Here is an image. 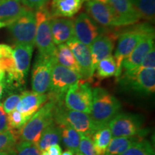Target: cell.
Segmentation results:
<instances>
[{"label": "cell", "mask_w": 155, "mask_h": 155, "mask_svg": "<svg viewBox=\"0 0 155 155\" xmlns=\"http://www.w3.org/2000/svg\"><path fill=\"white\" fill-rule=\"evenodd\" d=\"M93 101L90 116L94 131L108 124L121 108L119 101L106 89L96 87L93 89ZM95 132V131H94Z\"/></svg>", "instance_id": "cell-1"}, {"label": "cell", "mask_w": 155, "mask_h": 155, "mask_svg": "<svg viewBox=\"0 0 155 155\" xmlns=\"http://www.w3.org/2000/svg\"><path fill=\"white\" fill-rule=\"evenodd\" d=\"M57 102L48 98V101L17 131V141H25L38 144L44 129L54 122L53 111Z\"/></svg>", "instance_id": "cell-2"}, {"label": "cell", "mask_w": 155, "mask_h": 155, "mask_svg": "<svg viewBox=\"0 0 155 155\" xmlns=\"http://www.w3.org/2000/svg\"><path fill=\"white\" fill-rule=\"evenodd\" d=\"M33 48L32 46L16 45L12 52L13 65L7 71L5 86L10 88H20L25 83L30 67Z\"/></svg>", "instance_id": "cell-3"}, {"label": "cell", "mask_w": 155, "mask_h": 155, "mask_svg": "<svg viewBox=\"0 0 155 155\" xmlns=\"http://www.w3.org/2000/svg\"><path fill=\"white\" fill-rule=\"evenodd\" d=\"M53 119L58 126H67L82 134L91 137L95 131L89 114L69 109L65 106L64 101L56 103Z\"/></svg>", "instance_id": "cell-4"}, {"label": "cell", "mask_w": 155, "mask_h": 155, "mask_svg": "<svg viewBox=\"0 0 155 155\" xmlns=\"http://www.w3.org/2000/svg\"><path fill=\"white\" fill-rule=\"evenodd\" d=\"M154 31V28L150 25L142 24L127 30L120 35L114 57L118 68L117 74L116 75V78L121 75L122 63L125 58H127L133 51L144 35Z\"/></svg>", "instance_id": "cell-5"}, {"label": "cell", "mask_w": 155, "mask_h": 155, "mask_svg": "<svg viewBox=\"0 0 155 155\" xmlns=\"http://www.w3.org/2000/svg\"><path fill=\"white\" fill-rule=\"evenodd\" d=\"M118 80L122 87L143 96L155 91V69L138 68L129 73H121Z\"/></svg>", "instance_id": "cell-6"}, {"label": "cell", "mask_w": 155, "mask_h": 155, "mask_svg": "<svg viewBox=\"0 0 155 155\" xmlns=\"http://www.w3.org/2000/svg\"><path fill=\"white\" fill-rule=\"evenodd\" d=\"M35 15L36 19L35 45L38 49V54L52 57L56 48L50 29V20L53 17L46 6L36 9Z\"/></svg>", "instance_id": "cell-7"}, {"label": "cell", "mask_w": 155, "mask_h": 155, "mask_svg": "<svg viewBox=\"0 0 155 155\" xmlns=\"http://www.w3.org/2000/svg\"><path fill=\"white\" fill-rule=\"evenodd\" d=\"M80 79V75L55 61L52 68L48 98L64 101V98L70 87Z\"/></svg>", "instance_id": "cell-8"}, {"label": "cell", "mask_w": 155, "mask_h": 155, "mask_svg": "<svg viewBox=\"0 0 155 155\" xmlns=\"http://www.w3.org/2000/svg\"><path fill=\"white\" fill-rule=\"evenodd\" d=\"M16 45L34 47L35 45L36 19L35 12L30 9L7 25Z\"/></svg>", "instance_id": "cell-9"}, {"label": "cell", "mask_w": 155, "mask_h": 155, "mask_svg": "<svg viewBox=\"0 0 155 155\" xmlns=\"http://www.w3.org/2000/svg\"><path fill=\"white\" fill-rule=\"evenodd\" d=\"M143 122L140 115L122 113L118 114L108 125L113 137H142L147 133L142 129Z\"/></svg>", "instance_id": "cell-10"}, {"label": "cell", "mask_w": 155, "mask_h": 155, "mask_svg": "<svg viewBox=\"0 0 155 155\" xmlns=\"http://www.w3.org/2000/svg\"><path fill=\"white\" fill-rule=\"evenodd\" d=\"M92 90L89 83L80 79L68 90L64 104L71 110L89 114L92 106Z\"/></svg>", "instance_id": "cell-11"}, {"label": "cell", "mask_w": 155, "mask_h": 155, "mask_svg": "<svg viewBox=\"0 0 155 155\" xmlns=\"http://www.w3.org/2000/svg\"><path fill=\"white\" fill-rule=\"evenodd\" d=\"M55 59L54 56L37 55L32 71V88L34 92L46 94L49 91L51 73Z\"/></svg>", "instance_id": "cell-12"}, {"label": "cell", "mask_w": 155, "mask_h": 155, "mask_svg": "<svg viewBox=\"0 0 155 155\" xmlns=\"http://www.w3.org/2000/svg\"><path fill=\"white\" fill-rule=\"evenodd\" d=\"M66 44L73 53L78 65L81 79L85 81H92L95 71L93 68L90 48L75 38L66 42Z\"/></svg>", "instance_id": "cell-13"}, {"label": "cell", "mask_w": 155, "mask_h": 155, "mask_svg": "<svg viewBox=\"0 0 155 155\" xmlns=\"http://www.w3.org/2000/svg\"><path fill=\"white\" fill-rule=\"evenodd\" d=\"M154 42V31L144 35L139 43L122 63L121 73H129L134 71L140 66L141 62L152 49Z\"/></svg>", "instance_id": "cell-14"}, {"label": "cell", "mask_w": 155, "mask_h": 155, "mask_svg": "<svg viewBox=\"0 0 155 155\" xmlns=\"http://www.w3.org/2000/svg\"><path fill=\"white\" fill-rule=\"evenodd\" d=\"M104 32L86 13H81L74 20V38L88 47Z\"/></svg>", "instance_id": "cell-15"}, {"label": "cell", "mask_w": 155, "mask_h": 155, "mask_svg": "<svg viewBox=\"0 0 155 155\" xmlns=\"http://www.w3.org/2000/svg\"><path fill=\"white\" fill-rule=\"evenodd\" d=\"M88 15L104 28L117 27L113 11L108 4L97 0H88L86 5Z\"/></svg>", "instance_id": "cell-16"}, {"label": "cell", "mask_w": 155, "mask_h": 155, "mask_svg": "<svg viewBox=\"0 0 155 155\" xmlns=\"http://www.w3.org/2000/svg\"><path fill=\"white\" fill-rule=\"evenodd\" d=\"M115 33L104 32L100 34L89 46L92 58L93 68L94 71L98 63L103 59L111 55L114 47V40L117 38Z\"/></svg>", "instance_id": "cell-17"}, {"label": "cell", "mask_w": 155, "mask_h": 155, "mask_svg": "<svg viewBox=\"0 0 155 155\" xmlns=\"http://www.w3.org/2000/svg\"><path fill=\"white\" fill-rule=\"evenodd\" d=\"M108 5L113 11L118 28L133 25L140 19L130 0H109Z\"/></svg>", "instance_id": "cell-18"}, {"label": "cell", "mask_w": 155, "mask_h": 155, "mask_svg": "<svg viewBox=\"0 0 155 155\" xmlns=\"http://www.w3.org/2000/svg\"><path fill=\"white\" fill-rule=\"evenodd\" d=\"M48 95L42 94L34 91H23L20 95V99L16 110L24 116L27 120L30 119L48 101Z\"/></svg>", "instance_id": "cell-19"}, {"label": "cell", "mask_w": 155, "mask_h": 155, "mask_svg": "<svg viewBox=\"0 0 155 155\" xmlns=\"http://www.w3.org/2000/svg\"><path fill=\"white\" fill-rule=\"evenodd\" d=\"M50 29L55 45L65 43L74 38V20L64 17H53Z\"/></svg>", "instance_id": "cell-20"}, {"label": "cell", "mask_w": 155, "mask_h": 155, "mask_svg": "<svg viewBox=\"0 0 155 155\" xmlns=\"http://www.w3.org/2000/svg\"><path fill=\"white\" fill-rule=\"evenodd\" d=\"M30 9L22 5L21 0H6L1 2L0 22H4L7 26Z\"/></svg>", "instance_id": "cell-21"}, {"label": "cell", "mask_w": 155, "mask_h": 155, "mask_svg": "<svg viewBox=\"0 0 155 155\" xmlns=\"http://www.w3.org/2000/svg\"><path fill=\"white\" fill-rule=\"evenodd\" d=\"M86 0H53L51 14L53 17H72L78 12Z\"/></svg>", "instance_id": "cell-22"}, {"label": "cell", "mask_w": 155, "mask_h": 155, "mask_svg": "<svg viewBox=\"0 0 155 155\" xmlns=\"http://www.w3.org/2000/svg\"><path fill=\"white\" fill-rule=\"evenodd\" d=\"M55 61L60 65L75 71L81 75V71L74 55L66 43L58 45L54 53Z\"/></svg>", "instance_id": "cell-23"}, {"label": "cell", "mask_w": 155, "mask_h": 155, "mask_svg": "<svg viewBox=\"0 0 155 155\" xmlns=\"http://www.w3.org/2000/svg\"><path fill=\"white\" fill-rule=\"evenodd\" d=\"M61 139V129L55 122L44 129L37 144L40 152L48 150L52 145L58 144Z\"/></svg>", "instance_id": "cell-24"}, {"label": "cell", "mask_w": 155, "mask_h": 155, "mask_svg": "<svg viewBox=\"0 0 155 155\" xmlns=\"http://www.w3.org/2000/svg\"><path fill=\"white\" fill-rule=\"evenodd\" d=\"M111 137V132L108 124L95 131L91 139L97 155H104Z\"/></svg>", "instance_id": "cell-25"}, {"label": "cell", "mask_w": 155, "mask_h": 155, "mask_svg": "<svg viewBox=\"0 0 155 155\" xmlns=\"http://www.w3.org/2000/svg\"><path fill=\"white\" fill-rule=\"evenodd\" d=\"M141 139L140 137H114L111 139L104 155H120L124 152L131 145Z\"/></svg>", "instance_id": "cell-26"}, {"label": "cell", "mask_w": 155, "mask_h": 155, "mask_svg": "<svg viewBox=\"0 0 155 155\" xmlns=\"http://www.w3.org/2000/svg\"><path fill=\"white\" fill-rule=\"evenodd\" d=\"M139 18L152 22L154 19L155 0H130Z\"/></svg>", "instance_id": "cell-27"}, {"label": "cell", "mask_w": 155, "mask_h": 155, "mask_svg": "<svg viewBox=\"0 0 155 155\" xmlns=\"http://www.w3.org/2000/svg\"><path fill=\"white\" fill-rule=\"evenodd\" d=\"M61 129V139L67 147L68 150L71 151L75 154L78 150L80 144L81 136L78 131L67 126H59Z\"/></svg>", "instance_id": "cell-28"}, {"label": "cell", "mask_w": 155, "mask_h": 155, "mask_svg": "<svg viewBox=\"0 0 155 155\" xmlns=\"http://www.w3.org/2000/svg\"><path fill=\"white\" fill-rule=\"evenodd\" d=\"M96 77L98 80L107 78L116 75L117 74V65H116V61L113 56L103 59L98 63L96 68Z\"/></svg>", "instance_id": "cell-29"}, {"label": "cell", "mask_w": 155, "mask_h": 155, "mask_svg": "<svg viewBox=\"0 0 155 155\" xmlns=\"http://www.w3.org/2000/svg\"><path fill=\"white\" fill-rule=\"evenodd\" d=\"M120 155H155L154 150L149 141L141 139Z\"/></svg>", "instance_id": "cell-30"}, {"label": "cell", "mask_w": 155, "mask_h": 155, "mask_svg": "<svg viewBox=\"0 0 155 155\" xmlns=\"http://www.w3.org/2000/svg\"><path fill=\"white\" fill-rule=\"evenodd\" d=\"M15 155H40L38 146L25 141H17L14 150Z\"/></svg>", "instance_id": "cell-31"}, {"label": "cell", "mask_w": 155, "mask_h": 155, "mask_svg": "<svg viewBox=\"0 0 155 155\" xmlns=\"http://www.w3.org/2000/svg\"><path fill=\"white\" fill-rule=\"evenodd\" d=\"M17 142V139L13 131L9 130L0 133V152L13 150Z\"/></svg>", "instance_id": "cell-32"}, {"label": "cell", "mask_w": 155, "mask_h": 155, "mask_svg": "<svg viewBox=\"0 0 155 155\" xmlns=\"http://www.w3.org/2000/svg\"><path fill=\"white\" fill-rule=\"evenodd\" d=\"M27 121L28 120L17 110H14L7 115V123L9 130H19Z\"/></svg>", "instance_id": "cell-33"}, {"label": "cell", "mask_w": 155, "mask_h": 155, "mask_svg": "<svg viewBox=\"0 0 155 155\" xmlns=\"http://www.w3.org/2000/svg\"><path fill=\"white\" fill-rule=\"evenodd\" d=\"M19 99H20V95L18 94H11L10 96L7 97L2 104L4 111L5 113L8 114L15 110Z\"/></svg>", "instance_id": "cell-34"}, {"label": "cell", "mask_w": 155, "mask_h": 155, "mask_svg": "<svg viewBox=\"0 0 155 155\" xmlns=\"http://www.w3.org/2000/svg\"><path fill=\"white\" fill-rule=\"evenodd\" d=\"M140 68H155V50L154 47H153L148 53L145 55V57L141 62Z\"/></svg>", "instance_id": "cell-35"}, {"label": "cell", "mask_w": 155, "mask_h": 155, "mask_svg": "<svg viewBox=\"0 0 155 155\" xmlns=\"http://www.w3.org/2000/svg\"><path fill=\"white\" fill-rule=\"evenodd\" d=\"M50 0H21L23 5L30 9H38L46 6Z\"/></svg>", "instance_id": "cell-36"}, {"label": "cell", "mask_w": 155, "mask_h": 155, "mask_svg": "<svg viewBox=\"0 0 155 155\" xmlns=\"http://www.w3.org/2000/svg\"><path fill=\"white\" fill-rule=\"evenodd\" d=\"M7 114L4 111L2 104L0 103V133L9 131Z\"/></svg>", "instance_id": "cell-37"}, {"label": "cell", "mask_w": 155, "mask_h": 155, "mask_svg": "<svg viewBox=\"0 0 155 155\" xmlns=\"http://www.w3.org/2000/svg\"><path fill=\"white\" fill-rule=\"evenodd\" d=\"M13 48L5 44L0 45V59L2 58H10L12 56Z\"/></svg>", "instance_id": "cell-38"}, {"label": "cell", "mask_w": 155, "mask_h": 155, "mask_svg": "<svg viewBox=\"0 0 155 155\" xmlns=\"http://www.w3.org/2000/svg\"><path fill=\"white\" fill-rule=\"evenodd\" d=\"M48 153L49 155H61L62 149L58 144L52 145L48 149Z\"/></svg>", "instance_id": "cell-39"}, {"label": "cell", "mask_w": 155, "mask_h": 155, "mask_svg": "<svg viewBox=\"0 0 155 155\" xmlns=\"http://www.w3.org/2000/svg\"><path fill=\"white\" fill-rule=\"evenodd\" d=\"M5 78H6L5 70L4 68L1 60H0V82H5Z\"/></svg>", "instance_id": "cell-40"}, {"label": "cell", "mask_w": 155, "mask_h": 155, "mask_svg": "<svg viewBox=\"0 0 155 155\" xmlns=\"http://www.w3.org/2000/svg\"><path fill=\"white\" fill-rule=\"evenodd\" d=\"M14 150L11 151H3V152H0V155H15Z\"/></svg>", "instance_id": "cell-41"}, {"label": "cell", "mask_w": 155, "mask_h": 155, "mask_svg": "<svg viewBox=\"0 0 155 155\" xmlns=\"http://www.w3.org/2000/svg\"><path fill=\"white\" fill-rule=\"evenodd\" d=\"M5 82H0V99H1L2 96L4 89H5Z\"/></svg>", "instance_id": "cell-42"}, {"label": "cell", "mask_w": 155, "mask_h": 155, "mask_svg": "<svg viewBox=\"0 0 155 155\" xmlns=\"http://www.w3.org/2000/svg\"><path fill=\"white\" fill-rule=\"evenodd\" d=\"M61 155H74V154L70 150H67L65 152H64L63 153H62Z\"/></svg>", "instance_id": "cell-43"}, {"label": "cell", "mask_w": 155, "mask_h": 155, "mask_svg": "<svg viewBox=\"0 0 155 155\" xmlns=\"http://www.w3.org/2000/svg\"><path fill=\"white\" fill-rule=\"evenodd\" d=\"M86 1H88V0H86ZM97 1H99L101 2H103L104 4H108V1L109 0H97Z\"/></svg>", "instance_id": "cell-44"}, {"label": "cell", "mask_w": 155, "mask_h": 155, "mask_svg": "<svg viewBox=\"0 0 155 155\" xmlns=\"http://www.w3.org/2000/svg\"><path fill=\"white\" fill-rule=\"evenodd\" d=\"M40 155H49L47 151H42V152H40Z\"/></svg>", "instance_id": "cell-45"}, {"label": "cell", "mask_w": 155, "mask_h": 155, "mask_svg": "<svg viewBox=\"0 0 155 155\" xmlns=\"http://www.w3.org/2000/svg\"><path fill=\"white\" fill-rule=\"evenodd\" d=\"M5 26H6V25L5 24V23H4V22H0V28H3V27H5Z\"/></svg>", "instance_id": "cell-46"}, {"label": "cell", "mask_w": 155, "mask_h": 155, "mask_svg": "<svg viewBox=\"0 0 155 155\" xmlns=\"http://www.w3.org/2000/svg\"><path fill=\"white\" fill-rule=\"evenodd\" d=\"M3 1H6V0H0V2H3Z\"/></svg>", "instance_id": "cell-47"}]
</instances>
